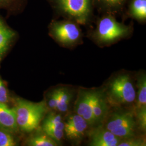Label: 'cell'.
<instances>
[{
	"label": "cell",
	"instance_id": "cell-12",
	"mask_svg": "<svg viewBox=\"0 0 146 146\" xmlns=\"http://www.w3.org/2000/svg\"><path fill=\"white\" fill-rule=\"evenodd\" d=\"M58 93V106L56 111L61 114L67 113L74 98L73 89L68 87L56 88Z\"/></svg>",
	"mask_w": 146,
	"mask_h": 146
},
{
	"label": "cell",
	"instance_id": "cell-20",
	"mask_svg": "<svg viewBox=\"0 0 146 146\" xmlns=\"http://www.w3.org/2000/svg\"><path fill=\"white\" fill-rule=\"evenodd\" d=\"M47 107L50 110L56 111V108L58 106V93L56 88L54 89L48 94L47 103Z\"/></svg>",
	"mask_w": 146,
	"mask_h": 146
},
{
	"label": "cell",
	"instance_id": "cell-14",
	"mask_svg": "<svg viewBox=\"0 0 146 146\" xmlns=\"http://www.w3.org/2000/svg\"><path fill=\"white\" fill-rule=\"evenodd\" d=\"M15 33L5 26L0 20V58L5 53Z\"/></svg>",
	"mask_w": 146,
	"mask_h": 146
},
{
	"label": "cell",
	"instance_id": "cell-11",
	"mask_svg": "<svg viewBox=\"0 0 146 146\" xmlns=\"http://www.w3.org/2000/svg\"><path fill=\"white\" fill-rule=\"evenodd\" d=\"M0 129L11 133L17 132L19 129L14 110L3 103H0Z\"/></svg>",
	"mask_w": 146,
	"mask_h": 146
},
{
	"label": "cell",
	"instance_id": "cell-4",
	"mask_svg": "<svg viewBox=\"0 0 146 146\" xmlns=\"http://www.w3.org/2000/svg\"><path fill=\"white\" fill-rule=\"evenodd\" d=\"M104 122V126L121 140L136 135L137 129L135 116L133 111L122 108L109 112Z\"/></svg>",
	"mask_w": 146,
	"mask_h": 146
},
{
	"label": "cell",
	"instance_id": "cell-17",
	"mask_svg": "<svg viewBox=\"0 0 146 146\" xmlns=\"http://www.w3.org/2000/svg\"><path fill=\"white\" fill-rule=\"evenodd\" d=\"M135 116L137 129L143 133H146V107L135 110Z\"/></svg>",
	"mask_w": 146,
	"mask_h": 146
},
{
	"label": "cell",
	"instance_id": "cell-19",
	"mask_svg": "<svg viewBox=\"0 0 146 146\" xmlns=\"http://www.w3.org/2000/svg\"><path fill=\"white\" fill-rule=\"evenodd\" d=\"M146 140L144 137L136 136L121 140L118 146H145Z\"/></svg>",
	"mask_w": 146,
	"mask_h": 146
},
{
	"label": "cell",
	"instance_id": "cell-18",
	"mask_svg": "<svg viewBox=\"0 0 146 146\" xmlns=\"http://www.w3.org/2000/svg\"><path fill=\"white\" fill-rule=\"evenodd\" d=\"M11 132L0 129V146H15L17 145L15 139Z\"/></svg>",
	"mask_w": 146,
	"mask_h": 146
},
{
	"label": "cell",
	"instance_id": "cell-22",
	"mask_svg": "<svg viewBox=\"0 0 146 146\" xmlns=\"http://www.w3.org/2000/svg\"><path fill=\"white\" fill-rule=\"evenodd\" d=\"M8 102V94L5 84L0 78V103L6 104Z\"/></svg>",
	"mask_w": 146,
	"mask_h": 146
},
{
	"label": "cell",
	"instance_id": "cell-3",
	"mask_svg": "<svg viewBox=\"0 0 146 146\" xmlns=\"http://www.w3.org/2000/svg\"><path fill=\"white\" fill-rule=\"evenodd\" d=\"M13 110L19 129L31 133L38 127L47 111V106L45 101L34 103L18 99Z\"/></svg>",
	"mask_w": 146,
	"mask_h": 146
},
{
	"label": "cell",
	"instance_id": "cell-13",
	"mask_svg": "<svg viewBox=\"0 0 146 146\" xmlns=\"http://www.w3.org/2000/svg\"><path fill=\"white\" fill-rule=\"evenodd\" d=\"M135 87L136 89L134 110L143 107H146V76L145 73H140L138 75Z\"/></svg>",
	"mask_w": 146,
	"mask_h": 146
},
{
	"label": "cell",
	"instance_id": "cell-5",
	"mask_svg": "<svg viewBox=\"0 0 146 146\" xmlns=\"http://www.w3.org/2000/svg\"><path fill=\"white\" fill-rule=\"evenodd\" d=\"M129 32L128 27L118 22L112 16H108L99 21L95 36L100 43L110 44L126 36Z\"/></svg>",
	"mask_w": 146,
	"mask_h": 146
},
{
	"label": "cell",
	"instance_id": "cell-23",
	"mask_svg": "<svg viewBox=\"0 0 146 146\" xmlns=\"http://www.w3.org/2000/svg\"><path fill=\"white\" fill-rule=\"evenodd\" d=\"M2 1V0H0V1Z\"/></svg>",
	"mask_w": 146,
	"mask_h": 146
},
{
	"label": "cell",
	"instance_id": "cell-2",
	"mask_svg": "<svg viewBox=\"0 0 146 146\" xmlns=\"http://www.w3.org/2000/svg\"><path fill=\"white\" fill-rule=\"evenodd\" d=\"M104 90L110 105L120 107L135 104V86L129 74L115 75L110 79Z\"/></svg>",
	"mask_w": 146,
	"mask_h": 146
},
{
	"label": "cell",
	"instance_id": "cell-16",
	"mask_svg": "<svg viewBox=\"0 0 146 146\" xmlns=\"http://www.w3.org/2000/svg\"><path fill=\"white\" fill-rule=\"evenodd\" d=\"M131 14L139 20L146 18V0H133L131 3Z\"/></svg>",
	"mask_w": 146,
	"mask_h": 146
},
{
	"label": "cell",
	"instance_id": "cell-21",
	"mask_svg": "<svg viewBox=\"0 0 146 146\" xmlns=\"http://www.w3.org/2000/svg\"><path fill=\"white\" fill-rule=\"evenodd\" d=\"M125 0H100L105 6L110 8H115L122 5Z\"/></svg>",
	"mask_w": 146,
	"mask_h": 146
},
{
	"label": "cell",
	"instance_id": "cell-9",
	"mask_svg": "<svg viewBox=\"0 0 146 146\" xmlns=\"http://www.w3.org/2000/svg\"><path fill=\"white\" fill-rule=\"evenodd\" d=\"M64 120L61 113L52 111L43 120L42 130L56 142L60 143L64 136Z\"/></svg>",
	"mask_w": 146,
	"mask_h": 146
},
{
	"label": "cell",
	"instance_id": "cell-7",
	"mask_svg": "<svg viewBox=\"0 0 146 146\" xmlns=\"http://www.w3.org/2000/svg\"><path fill=\"white\" fill-rule=\"evenodd\" d=\"M52 33L58 42L65 46L75 44L81 36L78 27L69 21L54 23L52 27Z\"/></svg>",
	"mask_w": 146,
	"mask_h": 146
},
{
	"label": "cell",
	"instance_id": "cell-1",
	"mask_svg": "<svg viewBox=\"0 0 146 146\" xmlns=\"http://www.w3.org/2000/svg\"><path fill=\"white\" fill-rule=\"evenodd\" d=\"M110 106L104 88H81L75 100L74 112L94 128L103 125L110 112Z\"/></svg>",
	"mask_w": 146,
	"mask_h": 146
},
{
	"label": "cell",
	"instance_id": "cell-15",
	"mask_svg": "<svg viewBox=\"0 0 146 146\" xmlns=\"http://www.w3.org/2000/svg\"><path fill=\"white\" fill-rule=\"evenodd\" d=\"M27 145L29 146H57L58 143L52 138L43 134H36L29 138L27 142Z\"/></svg>",
	"mask_w": 146,
	"mask_h": 146
},
{
	"label": "cell",
	"instance_id": "cell-6",
	"mask_svg": "<svg viewBox=\"0 0 146 146\" xmlns=\"http://www.w3.org/2000/svg\"><path fill=\"white\" fill-rule=\"evenodd\" d=\"M64 124V136L75 144L80 143L84 139L89 127L87 122L75 112L67 116Z\"/></svg>",
	"mask_w": 146,
	"mask_h": 146
},
{
	"label": "cell",
	"instance_id": "cell-10",
	"mask_svg": "<svg viewBox=\"0 0 146 146\" xmlns=\"http://www.w3.org/2000/svg\"><path fill=\"white\" fill-rule=\"evenodd\" d=\"M89 146H118L121 139L106 128L103 125L93 128L90 134Z\"/></svg>",
	"mask_w": 146,
	"mask_h": 146
},
{
	"label": "cell",
	"instance_id": "cell-8",
	"mask_svg": "<svg viewBox=\"0 0 146 146\" xmlns=\"http://www.w3.org/2000/svg\"><path fill=\"white\" fill-rule=\"evenodd\" d=\"M60 9L80 23H85L90 9V0H57Z\"/></svg>",
	"mask_w": 146,
	"mask_h": 146
}]
</instances>
